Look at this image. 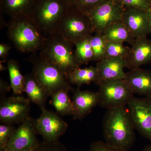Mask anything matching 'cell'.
<instances>
[{"label": "cell", "instance_id": "cell-1", "mask_svg": "<svg viewBox=\"0 0 151 151\" xmlns=\"http://www.w3.org/2000/svg\"><path fill=\"white\" fill-rule=\"evenodd\" d=\"M105 142L119 151H128L135 142L134 128L128 108L119 106L107 110L103 119Z\"/></svg>", "mask_w": 151, "mask_h": 151}, {"label": "cell", "instance_id": "cell-2", "mask_svg": "<svg viewBox=\"0 0 151 151\" xmlns=\"http://www.w3.org/2000/svg\"><path fill=\"white\" fill-rule=\"evenodd\" d=\"M7 26L8 37L20 52L32 53L40 50L46 40L29 16L11 18Z\"/></svg>", "mask_w": 151, "mask_h": 151}, {"label": "cell", "instance_id": "cell-3", "mask_svg": "<svg viewBox=\"0 0 151 151\" xmlns=\"http://www.w3.org/2000/svg\"><path fill=\"white\" fill-rule=\"evenodd\" d=\"M73 45L56 32L46 37L39 55L58 68L67 77L80 66L76 58Z\"/></svg>", "mask_w": 151, "mask_h": 151}, {"label": "cell", "instance_id": "cell-4", "mask_svg": "<svg viewBox=\"0 0 151 151\" xmlns=\"http://www.w3.org/2000/svg\"><path fill=\"white\" fill-rule=\"evenodd\" d=\"M70 6L65 0H36L29 16L47 37L56 32L61 19Z\"/></svg>", "mask_w": 151, "mask_h": 151}, {"label": "cell", "instance_id": "cell-5", "mask_svg": "<svg viewBox=\"0 0 151 151\" xmlns=\"http://www.w3.org/2000/svg\"><path fill=\"white\" fill-rule=\"evenodd\" d=\"M56 32L75 45L79 41L92 35L94 30L89 15L72 5L63 17Z\"/></svg>", "mask_w": 151, "mask_h": 151}, {"label": "cell", "instance_id": "cell-6", "mask_svg": "<svg viewBox=\"0 0 151 151\" xmlns=\"http://www.w3.org/2000/svg\"><path fill=\"white\" fill-rule=\"evenodd\" d=\"M28 60L32 63V73L50 97L58 90L70 86L67 76L58 68L35 52L32 53Z\"/></svg>", "mask_w": 151, "mask_h": 151}, {"label": "cell", "instance_id": "cell-7", "mask_svg": "<svg viewBox=\"0 0 151 151\" xmlns=\"http://www.w3.org/2000/svg\"><path fill=\"white\" fill-rule=\"evenodd\" d=\"M97 91L98 104L107 110L126 106L134 93L124 79H115L103 81L99 84Z\"/></svg>", "mask_w": 151, "mask_h": 151}, {"label": "cell", "instance_id": "cell-8", "mask_svg": "<svg viewBox=\"0 0 151 151\" xmlns=\"http://www.w3.org/2000/svg\"><path fill=\"white\" fill-rule=\"evenodd\" d=\"M42 113L35 119V124L38 134L43 140L48 142L59 141L60 138L66 132L68 124L59 114L46 108L41 110Z\"/></svg>", "mask_w": 151, "mask_h": 151}, {"label": "cell", "instance_id": "cell-9", "mask_svg": "<svg viewBox=\"0 0 151 151\" xmlns=\"http://www.w3.org/2000/svg\"><path fill=\"white\" fill-rule=\"evenodd\" d=\"M127 105L135 129L151 142V97H133Z\"/></svg>", "mask_w": 151, "mask_h": 151}, {"label": "cell", "instance_id": "cell-10", "mask_svg": "<svg viewBox=\"0 0 151 151\" xmlns=\"http://www.w3.org/2000/svg\"><path fill=\"white\" fill-rule=\"evenodd\" d=\"M120 1L108 0L91 11L89 15L92 22L94 33L102 34L110 25L122 21L124 9Z\"/></svg>", "mask_w": 151, "mask_h": 151}, {"label": "cell", "instance_id": "cell-11", "mask_svg": "<svg viewBox=\"0 0 151 151\" xmlns=\"http://www.w3.org/2000/svg\"><path fill=\"white\" fill-rule=\"evenodd\" d=\"M30 101L20 95L6 97L0 101L1 124H20L29 117Z\"/></svg>", "mask_w": 151, "mask_h": 151}, {"label": "cell", "instance_id": "cell-12", "mask_svg": "<svg viewBox=\"0 0 151 151\" xmlns=\"http://www.w3.org/2000/svg\"><path fill=\"white\" fill-rule=\"evenodd\" d=\"M35 119L29 117L16 128L4 148L1 151H16L35 148L40 143L38 139Z\"/></svg>", "mask_w": 151, "mask_h": 151}, {"label": "cell", "instance_id": "cell-13", "mask_svg": "<svg viewBox=\"0 0 151 151\" xmlns=\"http://www.w3.org/2000/svg\"><path fill=\"white\" fill-rule=\"evenodd\" d=\"M148 12L140 9L127 7L122 22L135 39L145 37L150 34Z\"/></svg>", "mask_w": 151, "mask_h": 151}, {"label": "cell", "instance_id": "cell-14", "mask_svg": "<svg viewBox=\"0 0 151 151\" xmlns=\"http://www.w3.org/2000/svg\"><path fill=\"white\" fill-rule=\"evenodd\" d=\"M96 66L98 75L95 83L97 85L103 81L125 78L124 68H127L126 59L105 58L98 61Z\"/></svg>", "mask_w": 151, "mask_h": 151}, {"label": "cell", "instance_id": "cell-15", "mask_svg": "<svg viewBox=\"0 0 151 151\" xmlns=\"http://www.w3.org/2000/svg\"><path fill=\"white\" fill-rule=\"evenodd\" d=\"M126 58L127 68L130 70L139 68L151 62V40L147 37L135 40Z\"/></svg>", "mask_w": 151, "mask_h": 151}, {"label": "cell", "instance_id": "cell-16", "mask_svg": "<svg viewBox=\"0 0 151 151\" xmlns=\"http://www.w3.org/2000/svg\"><path fill=\"white\" fill-rule=\"evenodd\" d=\"M73 104V120H81L92 111L98 104L97 92L81 90L79 88L74 92L72 100Z\"/></svg>", "mask_w": 151, "mask_h": 151}, {"label": "cell", "instance_id": "cell-17", "mask_svg": "<svg viewBox=\"0 0 151 151\" xmlns=\"http://www.w3.org/2000/svg\"><path fill=\"white\" fill-rule=\"evenodd\" d=\"M124 80L134 94L151 97V71L140 68L126 73Z\"/></svg>", "mask_w": 151, "mask_h": 151}, {"label": "cell", "instance_id": "cell-18", "mask_svg": "<svg viewBox=\"0 0 151 151\" xmlns=\"http://www.w3.org/2000/svg\"><path fill=\"white\" fill-rule=\"evenodd\" d=\"M24 92L30 102L37 105L41 110L46 108L49 95L32 72L24 76Z\"/></svg>", "mask_w": 151, "mask_h": 151}, {"label": "cell", "instance_id": "cell-19", "mask_svg": "<svg viewBox=\"0 0 151 151\" xmlns=\"http://www.w3.org/2000/svg\"><path fill=\"white\" fill-rule=\"evenodd\" d=\"M36 0H1L3 12L11 18L29 16Z\"/></svg>", "mask_w": 151, "mask_h": 151}, {"label": "cell", "instance_id": "cell-20", "mask_svg": "<svg viewBox=\"0 0 151 151\" xmlns=\"http://www.w3.org/2000/svg\"><path fill=\"white\" fill-rule=\"evenodd\" d=\"M102 35L108 42H127L131 45L136 39L122 21L116 22L106 28Z\"/></svg>", "mask_w": 151, "mask_h": 151}, {"label": "cell", "instance_id": "cell-21", "mask_svg": "<svg viewBox=\"0 0 151 151\" xmlns=\"http://www.w3.org/2000/svg\"><path fill=\"white\" fill-rule=\"evenodd\" d=\"M70 87L69 86L60 89L50 97L52 104L56 110V113L61 116L73 115V102L68 95Z\"/></svg>", "mask_w": 151, "mask_h": 151}, {"label": "cell", "instance_id": "cell-22", "mask_svg": "<svg viewBox=\"0 0 151 151\" xmlns=\"http://www.w3.org/2000/svg\"><path fill=\"white\" fill-rule=\"evenodd\" d=\"M98 72L97 66H90L74 69L68 75V80L69 83L77 86L89 84L95 82L98 77Z\"/></svg>", "mask_w": 151, "mask_h": 151}, {"label": "cell", "instance_id": "cell-23", "mask_svg": "<svg viewBox=\"0 0 151 151\" xmlns=\"http://www.w3.org/2000/svg\"><path fill=\"white\" fill-rule=\"evenodd\" d=\"M7 68L13 92L15 95H20L24 92V76L21 72L18 63L10 60L8 63Z\"/></svg>", "mask_w": 151, "mask_h": 151}, {"label": "cell", "instance_id": "cell-24", "mask_svg": "<svg viewBox=\"0 0 151 151\" xmlns=\"http://www.w3.org/2000/svg\"><path fill=\"white\" fill-rule=\"evenodd\" d=\"M90 36L79 41L74 45L76 58L80 65L93 61L94 53L89 40Z\"/></svg>", "mask_w": 151, "mask_h": 151}, {"label": "cell", "instance_id": "cell-25", "mask_svg": "<svg viewBox=\"0 0 151 151\" xmlns=\"http://www.w3.org/2000/svg\"><path fill=\"white\" fill-rule=\"evenodd\" d=\"M89 40L94 53L93 61L98 62L105 58L107 41L103 35L95 33L90 37Z\"/></svg>", "mask_w": 151, "mask_h": 151}, {"label": "cell", "instance_id": "cell-26", "mask_svg": "<svg viewBox=\"0 0 151 151\" xmlns=\"http://www.w3.org/2000/svg\"><path fill=\"white\" fill-rule=\"evenodd\" d=\"M130 47L124 43L107 41L105 58H123L126 59L130 51Z\"/></svg>", "mask_w": 151, "mask_h": 151}, {"label": "cell", "instance_id": "cell-27", "mask_svg": "<svg viewBox=\"0 0 151 151\" xmlns=\"http://www.w3.org/2000/svg\"><path fill=\"white\" fill-rule=\"evenodd\" d=\"M16 128L12 124L0 125V151L2 150L10 140Z\"/></svg>", "mask_w": 151, "mask_h": 151}, {"label": "cell", "instance_id": "cell-28", "mask_svg": "<svg viewBox=\"0 0 151 151\" xmlns=\"http://www.w3.org/2000/svg\"><path fill=\"white\" fill-rule=\"evenodd\" d=\"M108 0H78L74 6L78 9L89 15L97 6Z\"/></svg>", "mask_w": 151, "mask_h": 151}, {"label": "cell", "instance_id": "cell-29", "mask_svg": "<svg viewBox=\"0 0 151 151\" xmlns=\"http://www.w3.org/2000/svg\"><path fill=\"white\" fill-rule=\"evenodd\" d=\"M35 151H68L65 145L60 141L48 142L42 141L40 142Z\"/></svg>", "mask_w": 151, "mask_h": 151}, {"label": "cell", "instance_id": "cell-30", "mask_svg": "<svg viewBox=\"0 0 151 151\" xmlns=\"http://www.w3.org/2000/svg\"><path fill=\"white\" fill-rule=\"evenodd\" d=\"M127 7L140 9L148 12L151 9V4L147 0H119Z\"/></svg>", "mask_w": 151, "mask_h": 151}, {"label": "cell", "instance_id": "cell-31", "mask_svg": "<svg viewBox=\"0 0 151 151\" xmlns=\"http://www.w3.org/2000/svg\"><path fill=\"white\" fill-rule=\"evenodd\" d=\"M89 151H119L108 145L105 142L98 141L90 145Z\"/></svg>", "mask_w": 151, "mask_h": 151}, {"label": "cell", "instance_id": "cell-32", "mask_svg": "<svg viewBox=\"0 0 151 151\" xmlns=\"http://www.w3.org/2000/svg\"><path fill=\"white\" fill-rule=\"evenodd\" d=\"M11 88L10 84H9L4 79H0V99L1 100L5 98L6 94L10 92Z\"/></svg>", "mask_w": 151, "mask_h": 151}, {"label": "cell", "instance_id": "cell-33", "mask_svg": "<svg viewBox=\"0 0 151 151\" xmlns=\"http://www.w3.org/2000/svg\"><path fill=\"white\" fill-rule=\"evenodd\" d=\"M12 48L10 45L5 44L1 43L0 44V58L3 60H6L8 55L9 51Z\"/></svg>", "mask_w": 151, "mask_h": 151}, {"label": "cell", "instance_id": "cell-34", "mask_svg": "<svg viewBox=\"0 0 151 151\" xmlns=\"http://www.w3.org/2000/svg\"><path fill=\"white\" fill-rule=\"evenodd\" d=\"M148 17L149 23H150V34H151V9L148 12Z\"/></svg>", "mask_w": 151, "mask_h": 151}, {"label": "cell", "instance_id": "cell-35", "mask_svg": "<svg viewBox=\"0 0 151 151\" xmlns=\"http://www.w3.org/2000/svg\"><path fill=\"white\" fill-rule=\"evenodd\" d=\"M142 151H151V144L148 145L145 147Z\"/></svg>", "mask_w": 151, "mask_h": 151}, {"label": "cell", "instance_id": "cell-36", "mask_svg": "<svg viewBox=\"0 0 151 151\" xmlns=\"http://www.w3.org/2000/svg\"><path fill=\"white\" fill-rule=\"evenodd\" d=\"M65 1H66L69 4L72 5L74 4L78 0H65Z\"/></svg>", "mask_w": 151, "mask_h": 151}, {"label": "cell", "instance_id": "cell-37", "mask_svg": "<svg viewBox=\"0 0 151 151\" xmlns=\"http://www.w3.org/2000/svg\"><path fill=\"white\" fill-rule=\"evenodd\" d=\"M0 70H1V71H3V70H6V68H5L4 66L3 65L1 62V63H0Z\"/></svg>", "mask_w": 151, "mask_h": 151}, {"label": "cell", "instance_id": "cell-38", "mask_svg": "<svg viewBox=\"0 0 151 151\" xmlns=\"http://www.w3.org/2000/svg\"><path fill=\"white\" fill-rule=\"evenodd\" d=\"M35 148L26 149V150H22L16 151H35Z\"/></svg>", "mask_w": 151, "mask_h": 151}, {"label": "cell", "instance_id": "cell-39", "mask_svg": "<svg viewBox=\"0 0 151 151\" xmlns=\"http://www.w3.org/2000/svg\"><path fill=\"white\" fill-rule=\"evenodd\" d=\"M150 3V4H151V0H147Z\"/></svg>", "mask_w": 151, "mask_h": 151}]
</instances>
